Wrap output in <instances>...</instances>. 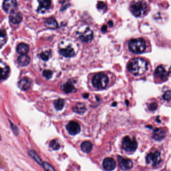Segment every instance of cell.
<instances>
[{
	"label": "cell",
	"instance_id": "obj_33",
	"mask_svg": "<svg viewBox=\"0 0 171 171\" xmlns=\"http://www.w3.org/2000/svg\"><path fill=\"white\" fill-rule=\"evenodd\" d=\"M44 76L47 79H50L51 77H52V75H53V73L51 71L49 70H46L44 71L43 73Z\"/></svg>",
	"mask_w": 171,
	"mask_h": 171
},
{
	"label": "cell",
	"instance_id": "obj_13",
	"mask_svg": "<svg viewBox=\"0 0 171 171\" xmlns=\"http://www.w3.org/2000/svg\"><path fill=\"white\" fill-rule=\"evenodd\" d=\"M39 6L38 7L37 11L39 13H44L49 9L51 5V0H39Z\"/></svg>",
	"mask_w": 171,
	"mask_h": 171
},
{
	"label": "cell",
	"instance_id": "obj_11",
	"mask_svg": "<svg viewBox=\"0 0 171 171\" xmlns=\"http://www.w3.org/2000/svg\"><path fill=\"white\" fill-rule=\"evenodd\" d=\"M120 166L123 170H130L133 167V164L132 161L129 159H125L121 156L118 157Z\"/></svg>",
	"mask_w": 171,
	"mask_h": 171
},
{
	"label": "cell",
	"instance_id": "obj_7",
	"mask_svg": "<svg viewBox=\"0 0 171 171\" xmlns=\"http://www.w3.org/2000/svg\"><path fill=\"white\" fill-rule=\"evenodd\" d=\"M146 161L148 164H151L153 166H156L161 161L160 153L158 151L149 153L147 157Z\"/></svg>",
	"mask_w": 171,
	"mask_h": 171
},
{
	"label": "cell",
	"instance_id": "obj_26",
	"mask_svg": "<svg viewBox=\"0 0 171 171\" xmlns=\"http://www.w3.org/2000/svg\"><path fill=\"white\" fill-rule=\"evenodd\" d=\"M6 33L4 30H0V48L6 43Z\"/></svg>",
	"mask_w": 171,
	"mask_h": 171
},
{
	"label": "cell",
	"instance_id": "obj_29",
	"mask_svg": "<svg viewBox=\"0 0 171 171\" xmlns=\"http://www.w3.org/2000/svg\"><path fill=\"white\" fill-rule=\"evenodd\" d=\"M44 169L46 171H56L55 169L54 168L52 165H51L50 164H49L47 162H43V166Z\"/></svg>",
	"mask_w": 171,
	"mask_h": 171
},
{
	"label": "cell",
	"instance_id": "obj_17",
	"mask_svg": "<svg viewBox=\"0 0 171 171\" xmlns=\"http://www.w3.org/2000/svg\"><path fill=\"white\" fill-rule=\"evenodd\" d=\"M10 19L13 23L18 24L22 20V15L20 13L14 12L10 15Z\"/></svg>",
	"mask_w": 171,
	"mask_h": 171
},
{
	"label": "cell",
	"instance_id": "obj_31",
	"mask_svg": "<svg viewBox=\"0 0 171 171\" xmlns=\"http://www.w3.org/2000/svg\"><path fill=\"white\" fill-rule=\"evenodd\" d=\"M163 98L165 101H169L171 99V92L167 91L163 95Z\"/></svg>",
	"mask_w": 171,
	"mask_h": 171
},
{
	"label": "cell",
	"instance_id": "obj_32",
	"mask_svg": "<svg viewBox=\"0 0 171 171\" xmlns=\"http://www.w3.org/2000/svg\"><path fill=\"white\" fill-rule=\"evenodd\" d=\"M107 5L103 2H98L97 4V8L99 10L105 11L107 10Z\"/></svg>",
	"mask_w": 171,
	"mask_h": 171
},
{
	"label": "cell",
	"instance_id": "obj_5",
	"mask_svg": "<svg viewBox=\"0 0 171 171\" xmlns=\"http://www.w3.org/2000/svg\"><path fill=\"white\" fill-rule=\"evenodd\" d=\"M138 147V143L135 138L126 136L122 141V147L127 152L135 151Z\"/></svg>",
	"mask_w": 171,
	"mask_h": 171
},
{
	"label": "cell",
	"instance_id": "obj_4",
	"mask_svg": "<svg viewBox=\"0 0 171 171\" xmlns=\"http://www.w3.org/2000/svg\"><path fill=\"white\" fill-rule=\"evenodd\" d=\"M109 83L107 76L103 73L96 74L92 79L94 86L99 90H102L107 87Z\"/></svg>",
	"mask_w": 171,
	"mask_h": 171
},
{
	"label": "cell",
	"instance_id": "obj_27",
	"mask_svg": "<svg viewBox=\"0 0 171 171\" xmlns=\"http://www.w3.org/2000/svg\"><path fill=\"white\" fill-rule=\"evenodd\" d=\"M55 107L57 110H61L64 107V101L63 99H59L54 101Z\"/></svg>",
	"mask_w": 171,
	"mask_h": 171
},
{
	"label": "cell",
	"instance_id": "obj_25",
	"mask_svg": "<svg viewBox=\"0 0 171 171\" xmlns=\"http://www.w3.org/2000/svg\"><path fill=\"white\" fill-rule=\"evenodd\" d=\"M29 153L30 154V155L33 158V159L36 162L38 163V164H39V165H41V166H43V162H42L41 158L37 154L36 152L34 151L33 150H30L29 151Z\"/></svg>",
	"mask_w": 171,
	"mask_h": 171
},
{
	"label": "cell",
	"instance_id": "obj_22",
	"mask_svg": "<svg viewBox=\"0 0 171 171\" xmlns=\"http://www.w3.org/2000/svg\"><path fill=\"white\" fill-rule=\"evenodd\" d=\"M93 148V145L89 141H85L82 143L81 149L83 152L86 153H90Z\"/></svg>",
	"mask_w": 171,
	"mask_h": 171
},
{
	"label": "cell",
	"instance_id": "obj_36",
	"mask_svg": "<svg viewBox=\"0 0 171 171\" xmlns=\"http://www.w3.org/2000/svg\"><path fill=\"white\" fill-rule=\"evenodd\" d=\"M101 31H102L103 33L107 32V27L106 25H104L101 28Z\"/></svg>",
	"mask_w": 171,
	"mask_h": 171
},
{
	"label": "cell",
	"instance_id": "obj_34",
	"mask_svg": "<svg viewBox=\"0 0 171 171\" xmlns=\"http://www.w3.org/2000/svg\"><path fill=\"white\" fill-rule=\"evenodd\" d=\"M158 107V105L156 103H152L149 106V109L151 111H155Z\"/></svg>",
	"mask_w": 171,
	"mask_h": 171
},
{
	"label": "cell",
	"instance_id": "obj_16",
	"mask_svg": "<svg viewBox=\"0 0 171 171\" xmlns=\"http://www.w3.org/2000/svg\"><path fill=\"white\" fill-rule=\"evenodd\" d=\"M60 53L64 57H67V58L74 57V56L75 55V53L74 52V50L70 47L61 49L60 50Z\"/></svg>",
	"mask_w": 171,
	"mask_h": 171
},
{
	"label": "cell",
	"instance_id": "obj_20",
	"mask_svg": "<svg viewBox=\"0 0 171 171\" xmlns=\"http://www.w3.org/2000/svg\"><path fill=\"white\" fill-rule=\"evenodd\" d=\"M45 25L48 28L51 29H55L58 27V23L57 21L55 20L54 19L52 18H49L46 19L45 20Z\"/></svg>",
	"mask_w": 171,
	"mask_h": 171
},
{
	"label": "cell",
	"instance_id": "obj_12",
	"mask_svg": "<svg viewBox=\"0 0 171 171\" xmlns=\"http://www.w3.org/2000/svg\"><path fill=\"white\" fill-rule=\"evenodd\" d=\"M103 166L106 171H112L116 167V163L112 158H107L103 162Z\"/></svg>",
	"mask_w": 171,
	"mask_h": 171
},
{
	"label": "cell",
	"instance_id": "obj_2",
	"mask_svg": "<svg viewBox=\"0 0 171 171\" xmlns=\"http://www.w3.org/2000/svg\"><path fill=\"white\" fill-rule=\"evenodd\" d=\"M148 5L144 1L134 2L130 6L131 11L137 17L144 16L148 12Z\"/></svg>",
	"mask_w": 171,
	"mask_h": 171
},
{
	"label": "cell",
	"instance_id": "obj_6",
	"mask_svg": "<svg viewBox=\"0 0 171 171\" xmlns=\"http://www.w3.org/2000/svg\"><path fill=\"white\" fill-rule=\"evenodd\" d=\"M170 73H171V68L169 71H167L163 66L161 65L158 67L156 69L155 75L157 78L160 79V81H165L167 80Z\"/></svg>",
	"mask_w": 171,
	"mask_h": 171
},
{
	"label": "cell",
	"instance_id": "obj_18",
	"mask_svg": "<svg viewBox=\"0 0 171 171\" xmlns=\"http://www.w3.org/2000/svg\"><path fill=\"white\" fill-rule=\"evenodd\" d=\"M74 112L77 113L79 114H83L87 111L85 104L81 103H78L72 108Z\"/></svg>",
	"mask_w": 171,
	"mask_h": 171
},
{
	"label": "cell",
	"instance_id": "obj_30",
	"mask_svg": "<svg viewBox=\"0 0 171 171\" xmlns=\"http://www.w3.org/2000/svg\"><path fill=\"white\" fill-rule=\"evenodd\" d=\"M50 146L54 150H58L60 148V145L58 143V142L55 140H53L51 142Z\"/></svg>",
	"mask_w": 171,
	"mask_h": 171
},
{
	"label": "cell",
	"instance_id": "obj_10",
	"mask_svg": "<svg viewBox=\"0 0 171 171\" xmlns=\"http://www.w3.org/2000/svg\"><path fill=\"white\" fill-rule=\"evenodd\" d=\"M67 130L70 134L76 135L81 131V128L79 124L75 121H71L67 125Z\"/></svg>",
	"mask_w": 171,
	"mask_h": 171
},
{
	"label": "cell",
	"instance_id": "obj_3",
	"mask_svg": "<svg viewBox=\"0 0 171 171\" xmlns=\"http://www.w3.org/2000/svg\"><path fill=\"white\" fill-rule=\"evenodd\" d=\"M130 50L135 54L143 53L146 49V44L143 39H132L129 43Z\"/></svg>",
	"mask_w": 171,
	"mask_h": 171
},
{
	"label": "cell",
	"instance_id": "obj_1",
	"mask_svg": "<svg viewBox=\"0 0 171 171\" xmlns=\"http://www.w3.org/2000/svg\"><path fill=\"white\" fill-rule=\"evenodd\" d=\"M148 62L142 58L133 59L128 65V70L135 76L144 75L148 70Z\"/></svg>",
	"mask_w": 171,
	"mask_h": 171
},
{
	"label": "cell",
	"instance_id": "obj_19",
	"mask_svg": "<svg viewBox=\"0 0 171 171\" xmlns=\"http://www.w3.org/2000/svg\"><path fill=\"white\" fill-rule=\"evenodd\" d=\"M30 57L26 55H23L19 57L18 62L21 66H27L30 63Z\"/></svg>",
	"mask_w": 171,
	"mask_h": 171
},
{
	"label": "cell",
	"instance_id": "obj_39",
	"mask_svg": "<svg viewBox=\"0 0 171 171\" xmlns=\"http://www.w3.org/2000/svg\"><path fill=\"white\" fill-rule=\"evenodd\" d=\"M117 105V103L115 102L113 104H112V106H116Z\"/></svg>",
	"mask_w": 171,
	"mask_h": 171
},
{
	"label": "cell",
	"instance_id": "obj_15",
	"mask_svg": "<svg viewBox=\"0 0 171 171\" xmlns=\"http://www.w3.org/2000/svg\"><path fill=\"white\" fill-rule=\"evenodd\" d=\"M165 131L162 128H156L153 132V138L156 140H161L165 137Z\"/></svg>",
	"mask_w": 171,
	"mask_h": 171
},
{
	"label": "cell",
	"instance_id": "obj_21",
	"mask_svg": "<svg viewBox=\"0 0 171 171\" xmlns=\"http://www.w3.org/2000/svg\"><path fill=\"white\" fill-rule=\"evenodd\" d=\"M17 51L20 54L26 55L29 51V48L27 45L25 43H21L17 48Z\"/></svg>",
	"mask_w": 171,
	"mask_h": 171
},
{
	"label": "cell",
	"instance_id": "obj_35",
	"mask_svg": "<svg viewBox=\"0 0 171 171\" xmlns=\"http://www.w3.org/2000/svg\"><path fill=\"white\" fill-rule=\"evenodd\" d=\"M10 123H11V128L13 131L14 132V133H15V134L18 135L19 130L17 127H16V126H15V125L13 124L11 122H10Z\"/></svg>",
	"mask_w": 171,
	"mask_h": 171
},
{
	"label": "cell",
	"instance_id": "obj_8",
	"mask_svg": "<svg viewBox=\"0 0 171 171\" xmlns=\"http://www.w3.org/2000/svg\"><path fill=\"white\" fill-rule=\"evenodd\" d=\"M17 2L16 0H5L3 8L8 13H12L15 12L17 8Z\"/></svg>",
	"mask_w": 171,
	"mask_h": 171
},
{
	"label": "cell",
	"instance_id": "obj_28",
	"mask_svg": "<svg viewBox=\"0 0 171 171\" xmlns=\"http://www.w3.org/2000/svg\"><path fill=\"white\" fill-rule=\"evenodd\" d=\"M51 56V51H47L45 52H43L40 55V57L41 59L44 61H47L49 60L50 57Z\"/></svg>",
	"mask_w": 171,
	"mask_h": 171
},
{
	"label": "cell",
	"instance_id": "obj_37",
	"mask_svg": "<svg viewBox=\"0 0 171 171\" xmlns=\"http://www.w3.org/2000/svg\"><path fill=\"white\" fill-rule=\"evenodd\" d=\"M88 97H89V94H85L83 95V97H84V98H88Z\"/></svg>",
	"mask_w": 171,
	"mask_h": 171
},
{
	"label": "cell",
	"instance_id": "obj_38",
	"mask_svg": "<svg viewBox=\"0 0 171 171\" xmlns=\"http://www.w3.org/2000/svg\"><path fill=\"white\" fill-rule=\"evenodd\" d=\"M108 24L110 26H112L113 25V22H112V21H109L108 22Z\"/></svg>",
	"mask_w": 171,
	"mask_h": 171
},
{
	"label": "cell",
	"instance_id": "obj_9",
	"mask_svg": "<svg viewBox=\"0 0 171 171\" xmlns=\"http://www.w3.org/2000/svg\"><path fill=\"white\" fill-rule=\"evenodd\" d=\"M79 39L83 42H90L93 39V32L89 28H87L79 34Z\"/></svg>",
	"mask_w": 171,
	"mask_h": 171
},
{
	"label": "cell",
	"instance_id": "obj_40",
	"mask_svg": "<svg viewBox=\"0 0 171 171\" xmlns=\"http://www.w3.org/2000/svg\"><path fill=\"white\" fill-rule=\"evenodd\" d=\"M0 140H1V136H0Z\"/></svg>",
	"mask_w": 171,
	"mask_h": 171
},
{
	"label": "cell",
	"instance_id": "obj_23",
	"mask_svg": "<svg viewBox=\"0 0 171 171\" xmlns=\"http://www.w3.org/2000/svg\"><path fill=\"white\" fill-rule=\"evenodd\" d=\"M10 73V68L9 67H5L2 68L0 67V80H5L8 76Z\"/></svg>",
	"mask_w": 171,
	"mask_h": 171
},
{
	"label": "cell",
	"instance_id": "obj_14",
	"mask_svg": "<svg viewBox=\"0 0 171 171\" xmlns=\"http://www.w3.org/2000/svg\"><path fill=\"white\" fill-rule=\"evenodd\" d=\"M31 81L29 78H24L19 82V87L23 91H26L31 87Z\"/></svg>",
	"mask_w": 171,
	"mask_h": 171
},
{
	"label": "cell",
	"instance_id": "obj_24",
	"mask_svg": "<svg viewBox=\"0 0 171 171\" xmlns=\"http://www.w3.org/2000/svg\"><path fill=\"white\" fill-rule=\"evenodd\" d=\"M63 91L66 93L69 94L75 91L76 89L71 82H67L64 85L63 88Z\"/></svg>",
	"mask_w": 171,
	"mask_h": 171
}]
</instances>
